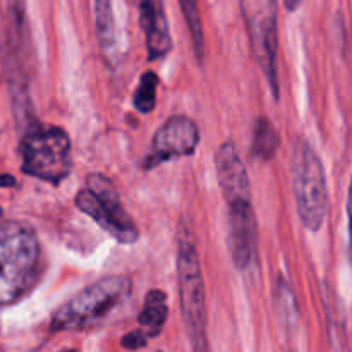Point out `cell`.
I'll use <instances>...</instances> for the list:
<instances>
[{
  "label": "cell",
  "instance_id": "obj_11",
  "mask_svg": "<svg viewBox=\"0 0 352 352\" xmlns=\"http://www.w3.org/2000/svg\"><path fill=\"white\" fill-rule=\"evenodd\" d=\"M140 24L146 41L148 60L167 57L172 50V36L164 0H140Z\"/></svg>",
  "mask_w": 352,
  "mask_h": 352
},
{
  "label": "cell",
  "instance_id": "obj_12",
  "mask_svg": "<svg viewBox=\"0 0 352 352\" xmlns=\"http://www.w3.org/2000/svg\"><path fill=\"white\" fill-rule=\"evenodd\" d=\"M91 3L98 45L102 48L103 55L112 57L117 50L116 17H113L112 0H91Z\"/></svg>",
  "mask_w": 352,
  "mask_h": 352
},
{
  "label": "cell",
  "instance_id": "obj_7",
  "mask_svg": "<svg viewBox=\"0 0 352 352\" xmlns=\"http://www.w3.org/2000/svg\"><path fill=\"white\" fill-rule=\"evenodd\" d=\"M241 10L254 58L267 76L274 96L278 98L277 0H241Z\"/></svg>",
  "mask_w": 352,
  "mask_h": 352
},
{
  "label": "cell",
  "instance_id": "obj_2",
  "mask_svg": "<svg viewBox=\"0 0 352 352\" xmlns=\"http://www.w3.org/2000/svg\"><path fill=\"white\" fill-rule=\"evenodd\" d=\"M133 284L126 275H110L82 289L55 311L54 332H76L98 325L110 313L129 299Z\"/></svg>",
  "mask_w": 352,
  "mask_h": 352
},
{
  "label": "cell",
  "instance_id": "obj_15",
  "mask_svg": "<svg viewBox=\"0 0 352 352\" xmlns=\"http://www.w3.org/2000/svg\"><path fill=\"white\" fill-rule=\"evenodd\" d=\"M179 3H181L186 24L189 28V33H191L195 54L198 60L201 62L203 55H205V33H203V21L201 14H199L198 0H179Z\"/></svg>",
  "mask_w": 352,
  "mask_h": 352
},
{
  "label": "cell",
  "instance_id": "obj_5",
  "mask_svg": "<svg viewBox=\"0 0 352 352\" xmlns=\"http://www.w3.org/2000/svg\"><path fill=\"white\" fill-rule=\"evenodd\" d=\"M21 170L41 181L58 184L71 172V141L60 127L34 124L21 141Z\"/></svg>",
  "mask_w": 352,
  "mask_h": 352
},
{
  "label": "cell",
  "instance_id": "obj_23",
  "mask_svg": "<svg viewBox=\"0 0 352 352\" xmlns=\"http://www.w3.org/2000/svg\"><path fill=\"white\" fill-rule=\"evenodd\" d=\"M65 352H74V351H65Z\"/></svg>",
  "mask_w": 352,
  "mask_h": 352
},
{
  "label": "cell",
  "instance_id": "obj_19",
  "mask_svg": "<svg viewBox=\"0 0 352 352\" xmlns=\"http://www.w3.org/2000/svg\"><path fill=\"white\" fill-rule=\"evenodd\" d=\"M146 340L148 337L143 330H134V332L126 333V336L122 337V340H120V344H122V347H126V349L138 351L143 349V347L146 346Z\"/></svg>",
  "mask_w": 352,
  "mask_h": 352
},
{
  "label": "cell",
  "instance_id": "obj_13",
  "mask_svg": "<svg viewBox=\"0 0 352 352\" xmlns=\"http://www.w3.org/2000/svg\"><path fill=\"white\" fill-rule=\"evenodd\" d=\"M165 301H167V294L160 289H151L144 298V306L138 316V322L143 327V332L146 333V337L160 336L168 315Z\"/></svg>",
  "mask_w": 352,
  "mask_h": 352
},
{
  "label": "cell",
  "instance_id": "obj_4",
  "mask_svg": "<svg viewBox=\"0 0 352 352\" xmlns=\"http://www.w3.org/2000/svg\"><path fill=\"white\" fill-rule=\"evenodd\" d=\"M291 177L296 206L302 226L311 232H318L325 222L329 191L322 160L305 138H299L294 143Z\"/></svg>",
  "mask_w": 352,
  "mask_h": 352
},
{
  "label": "cell",
  "instance_id": "obj_8",
  "mask_svg": "<svg viewBox=\"0 0 352 352\" xmlns=\"http://www.w3.org/2000/svg\"><path fill=\"white\" fill-rule=\"evenodd\" d=\"M199 143V129L195 120L186 116H172L155 133L151 155L144 160V168H151L172 158L195 153Z\"/></svg>",
  "mask_w": 352,
  "mask_h": 352
},
{
  "label": "cell",
  "instance_id": "obj_24",
  "mask_svg": "<svg viewBox=\"0 0 352 352\" xmlns=\"http://www.w3.org/2000/svg\"><path fill=\"white\" fill-rule=\"evenodd\" d=\"M158 352H162V351H158Z\"/></svg>",
  "mask_w": 352,
  "mask_h": 352
},
{
  "label": "cell",
  "instance_id": "obj_9",
  "mask_svg": "<svg viewBox=\"0 0 352 352\" xmlns=\"http://www.w3.org/2000/svg\"><path fill=\"white\" fill-rule=\"evenodd\" d=\"M229 248L237 270L246 272L258 254V223L251 199L229 203Z\"/></svg>",
  "mask_w": 352,
  "mask_h": 352
},
{
  "label": "cell",
  "instance_id": "obj_21",
  "mask_svg": "<svg viewBox=\"0 0 352 352\" xmlns=\"http://www.w3.org/2000/svg\"><path fill=\"white\" fill-rule=\"evenodd\" d=\"M299 3H301V0H284V6L287 7V10L298 9Z\"/></svg>",
  "mask_w": 352,
  "mask_h": 352
},
{
  "label": "cell",
  "instance_id": "obj_18",
  "mask_svg": "<svg viewBox=\"0 0 352 352\" xmlns=\"http://www.w3.org/2000/svg\"><path fill=\"white\" fill-rule=\"evenodd\" d=\"M7 6H9L10 23L16 31L23 34L26 26V0H7Z\"/></svg>",
  "mask_w": 352,
  "mask_h": 352
},
{
  "label": "cell",
  "instance_id": "obj_14",
  "mask_svg": "<svg viewBox=\"0 0 352 352\" xmlns=\"http://www.w3.org/2000/svg\"><path fill=\"white\" fill-rule=\"evenodd\" d=\"M280 146V136L277 129L268 119L261 117L256 120L253 131V143H251V157L256 160L267 162L275 157Z\"/></svg>",
  "mask_w": 352,
  "mask_h": 352
},
{
  "label": "cell",
  "instance_id": "obj_22",
  "mask_svg": "<svg viewBox=\"0 0 352 352\" xmlns=\"http://www.w3.org/2000/svg\"><path fill=\"white\" fill-rule=\"evenodd\" d=\"M2 213H3V212H2V208H0V217H2Z\"/></svg>",
  "mask_w": 352,
  "mask_h": 352
},
{
  "label": "cell",
  "instance_id": "obj_16",
  "mask_svg": "<svg viewBox=\"0 0 352 352\" xmlns=\"http://www.w3.org/2000/svg\"><path fill=\"white\" fill-rule=\"evenodd\" d=\"M158 76L153 71H146L140 79L136 93H134V107L138 112L148 113L157 105V88H158Z\"/></svg>",
  "mask_w": 352,
  "mask_h": 352
},
{
  "label": "cell",
  "instance_id": "obj_1",
  "mask_svg": "<svg viewBox=\"0 0 352 352\" xmlns=\"http://www.w3.org/2000/svg\"><path fill=\"white\" fill-rule=\"evenodd\" d=\"M40 243L30 223H0V306L23 298L38 277Z\"/></svg>",
  "mask_w": 352,
  "mask_h": 352
},
{
  "label": "cell",
  "instance_id": "obj_20",
  "mask_svg": "<svg viewBox=\"0 0 352 352\" xmlns=\"http://www.w3.org/2000/svg\"><path fill=\"white\" fill-rule=\"evenodd\" d=\"M16 184H17L16 177H12V175L9 174L0 175V188H14Z\"/></svg>",
  "mask_w": 352,
  "mask_h": 352
},
{
  "label": "cell",
  "instance_id": "obj_6",
  "mask_svg": "<svg viewBox=\"0 0 352 352\" xmlns=\"http://www.w3.org/2000/svg\"><path fill=\"white\" fill-rule=\"evenodd\" d=\"M88 188L76 196L79 212L91 217L103 230L122 244H134L140 239V230L122 206L119 191L113 182L103 174H89Z\"/></svg>",
  "mask_w": 352,
  "mask_h": 352
},
{
  "label": "cell",
  "instance_id": "obj_3",
  "mask_svg": "<svg viewBox=\"0 0 352 352\" xmlns=\"http://www.w3.org/2000/svg\"><path fill=\"white\" fill-rule=\"evenodd\" d=\"M177 282L182 318L195 352H210L206 337L205 282L198 251L188 227L181 226L177 237Z\"/></svg>",
  "mask_w": 352,
  "mask_h": 352
},
{
  "label": "cell",
  "instance_id": "obj_10",
  "mask_svg": "<svg viewBox=\"0 0 352 352\" xmlns=\"http://www.w3.org/2000/svg\"><path fill=\"white\" fill-rule=\"evenodd\" d=\"M217 175L227 205L239 199H251V186L248 170L239 157L236 144L226 141L215 155Z\"/></svg>",
  "mask_w": 352,
  "mask_h": 352
},
{
  "label": "cell",
  "instance_id": "obj_17",
  "mask_svg": "<svg viewBox=\"0 0 352 352\" xmlns=\"http://www.w3.org/2000/svg\"><path fill=\"white\" fill-rule=\"evenodd\" d=\"M277 306L278 313H280V318L284 322L285 327H294L298 322V306H296L294 292H292L291 285L285 282L284 277L278 278L277 285Z\"/></svg>",
  "mask_w": 352,
  "mask_h": 352
}]
</instances>
